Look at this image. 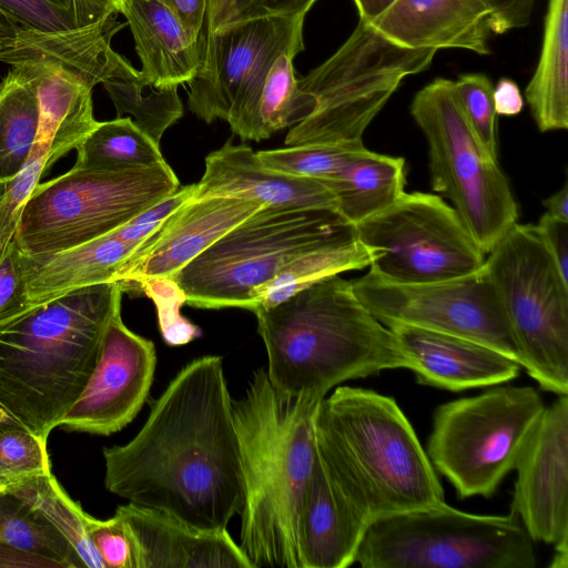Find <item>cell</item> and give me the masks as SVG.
<instances>
[{
    "mask_svg": "<svg viewBox=\"0 0 568 568\" xmlns=\"http://www.w3.org/2000/svg\"><path fill=\"white\" fill-rule=\"evenodd\" d=\"M321 402L277 392L265 368L233 400L243 477L240 546L253 568H301L298 515L316 456Z\"/></svg>",
    "mask_w": 568,
    "mask_h": 568,
    "instance_id": "2",
    "label": "cell"
},
{
    "mask_svg": "<svg viewBox=\"0 0 568 568\" xmlns=\"http://www.w3.org/2000/svg\"><path fill=\"white\" fill-rule=\"evenodd\" d=\"M155 367L153 342L129 329L116 312L85 387L58 427L102 436L121 430L148 399Z\"/></svg>",
    "mask_w": 568,
    "mask_h": 568,
    "instance_id": "16",
    "label": "cell"
},
{
    "mask_svg": "<svg viewBox=\"0 0 568 568\" xmlns=\"http://www.w3.org/2000/svg\"><path fill=\"white\" fill-rule=\"evenodd\" d=\"M88 532L105 568H135L133 544L118 514L105 520L89 515Z\"/></svg>",
    "mask_w": 568,
    "mask_h": 568,
    "instance_id": "40",
    "label": "cell"
},
{
    "mask_svg": "<svg viewBox=\"0 0 568 568\" xmlns=\"http://www.w3.org/2000/svg\"><path fill=\"white\" fill-rule=\"evenodd\" d=\"M481 271L494 286L517 362L547 392L568 395V283L536 225H511Z\"/></svg>",
    "mask_w": 568,
    "mask_h": 568,
    "instance_id": "10",
    "label": "cell"
},
{
    "mask_svg": "<svg viewBox=\"0 0 568 568\" xmlns=\"http://www.w3.org/2000/svg\"><path fill=\"white\" fill-rule=\"evenodd\" d=\"M305 16L258 18L201 31V64L189 82V110L205 123L224 120L242 140L256 141L265 77L280 54L304 50Z\"/></svg>",
    "mask_w": 568,
    "mask_h": 568,
    "instance_id": "13",
    "label": "cell"
},
{
    "mask_svg": "<svg viewBox=\"0 0 568 568\" xmlns=\"http://www.w3.org/2000/svg\"><path fill=\"white\" fill-rule=\"evenodd\" d=\"M367 527L332 484L316 452L298 515L301 568L351 566Z\"/></svg>",
    "mask_w": 568,
    "mask_h": 568,
    "instance_id": "24",
    "label": "cell"
},
{
    "mask_svg": "<svg viewBox=\"0 0 568 568\" xmlns=\"http://www.w3.org/2000/svg\"><path fill=\"white\" fill-rule=\"evenodd\" d=\"M545 409L531 386H496L437 407L426 454L459 498L490 497Z\"/></svg>",
    "mask_w": 568,
    "mask_h": 568,
    "instance_id": "12",
    "label": "cell"
},
{
    "mask_svg": "<svg viewBox=\"0 0 568 568\" xmlns=\"http://www.w3.org/2000/svg\"><path fill=\"white\" fill-rule=\"evenodd\" d=\"M68 11L77 28L100 23L120 13L122 0H50Z\"/></svg>",
    "mask_w": 568,
    "mask_h": 568,
    "instance_id": "46",
    "label": "cell"
},
{
    "mask_svg": "<svg viewBox=\"0 0 568 568\" xmlns=\"http://www.w3.org/2000/svg\"><path fill=\"white\" fill-rule=\"evenodd\" d=\"M359 20L408 49H465L489 54L490 30L459 0H353Z\"/></svg>",
    "mask_w": 568,
    "mask_h": 568,
    "instance_id": "20",
    "label": "cell"
},
{
    "mask_svg": "<svg viewBox=\"0 0 568 568\" xmlns=\"http://www.w3.org/2000/svg\"><path fill=\"white\" fill-rule=\"evenodd\" d=\"M79 144L77 138L40 123L29 160L12 180L0 184V262L13 241L22 210L42 174Z\"/></svg>",
    "mask_w": 568,
    "mask_h": 568,
    "instance_id": "31",
    "label": "cell"
},
{
    "mask_svg": "<svg viewBox=\"0 0 568 568\" xmlns=\"http://www.w3.org/2000/svg\"><path fill=\"white\" fill-rule=\"evenodd\" d=\"M30 307L22 253L12 241L0 262V324Z\"/></svg>",
    "mask_w": 568,
    "mask_h": 568,
    "instance_id": "42",
    "label": "cell"
},
{
    "mask_svg": "<svg viewBox=\"0 0 568 568\" xmlns=\"http://www.w3.org/2000/svg\"><path fill=\"white\" fill-rule=\"evenodd\" d=\"M142 62V74L158 87L189 83L201 64V40H193L175 14L156 0H122Z\"/></svg>",
    "mask_w": 568,
    "mask_h": 568,
    "instance_id": "25",
    "label": "cell"
},
{
    "mask_svg": "<svg viewBox=\"0 0 568 568\" xmlns=\"http://www.w3.org/2000/svg\"><path fill=\"white\" fill-rule=\"evenodd\" d=\"M352 232L335 210L264 204L170 282L193 307L251 311L256 292L283 265Z\"/></svg>",
    "mask_w": 568,
    "mask_h": 568,
    "instance_id": "6",
    "label": "cell"
},
{
    "mask_svg": "<svg viewBox=\"0 0 568 568\" xmlns=\"http://www.w3.org/2000/svg\"><path fill=\"white\" fill-rule=\"evenodd\" d=\"M103 458L110 493L199 528H226L242 509L243 477L222 357L186 364L138 434L104 447Z\"/></svg>",
    "mask_w": 568,
    "mask_h": 568,
    "instance_id": "1",
    "label": "cell"
},
{
    "mask_svg": "<svg viewBox=\"0 0 568 568\" xmlns=\"http://www.w3.org/2000/svg\"><path fill=\"white\" fill-rule=\"evenodd\" d=\"M410 114L427 142L432 190L450 200L487 254L518 217L498 160L470 129L453 80L437 78L422 88L410 103Z\"/></svg>",
    "mask_w": 568,
    "mask_h": 568,
    "instance_id": "11",
    "label": "cell"
},
{
    "mask_svg": "<svg viewBox=\"0 0 568 568\" xmlns=\"http://www.w3.org/2000/svg\"><path fill=\"white\" fill-rule=\"evenodd\" d=\"M455 89L464 115L479 143L497 159L496 112L491 80L480 72L459 74Z\"/></svg>",
    "mask_w": 568,
    "mask_h": 568,
    "instance_id": "38",
    "label": "cell"
},
{
    "mask_svg": "<svg viewBox=\"0 0 568 568\" xmlns=\"http://www.w3.org/2000/svg\"><path fill=\"white\" fill-rule=\"evenodd\" d=\"M0 541L57 561L61 568L84 567L59 530L10 490H0Z\"/></svg>",
    "mask_w": 568,
    "mask_h": 568,
    "instance_id": "34",
    "label": "cell"
},
{
    "mask_svg": "<svg viewBox=\"0 0 568 568\" xmlns=\"http://www.w3.org/2000/svg\"><path fill=\"white\" fill-rule=\"evenodd\" d=\"M525 98L540 132L568 128V0H548L541 50Z\"/></svg>",
    "mask_w": 568,
    "mask_h": 568,
    "instance_id": "27",
    "label": "cell"
},
{
    "mask_svg": "<svg viewBox=\"0 0 568 568\" xmlns=\"http://www.w3.org/2000/svg\"><path fill=\"white\" fill-rule=\"evenodd\" d=\"M236 197L288 207L337 211V202L322 181L287 175L266 168L246 144L227 140L205 158V170L193 197Z\"/></svg>",
    "mask_w": 568,
    "mask_h": 568,
    "instance_id": "23",
    "label": "cell"
},
{
    "mask_svg": "<svg viewBox=\"0 0 568 568\" xmlns=\"http://www.w3.org/2000/svg\"><path fill=\"white\" fill-rule=\"evenodd\" d=\"M317 0H207L204 32L246 20L307 13Z\"/></svg>",
    "mask_w": 568,
    "mask_h": 568,
    "instance_id": "39",
    "label": "cell"
},
{
    "mask_svg": "<svg viewBox=\"0 0 568 568\" xmlns=\"http://www.w3.org/2000/svg\"><path fill=\"white\" fill-rule=\"evenodd\" d=\"M111 17L100 23L65 31L19 29L0 41V62L40 64L61 71L89 89L139 71L111 47L112 37L124 27Z\"/></svg>",
    "mask_w": 568,
    "mask_h": 568,
    "instance_id": "21",
    "label": "cell"
},
{
    "mask_svg": "<svg viewBox=\"0 0 568 568\" xmlns=\"http://www.w3.org/2000/svg\"><path fill=\"white\" fill-rule=\"evenodd\" d=\"M298 53L290 50L280 54L265 77L257 109L256 141L300 123L314 109L313 99L297 85L293 60Z\"/></svg>",
    "mask_w": 568,
    "mask_h": 568,
    "instance_id": "35",
    "label": "cell"
},
{
    "mask_svg": "<svg viewBox=\"0 0 568 568\" xmlns=\"http://www.w3.org/2000/svg\"><path fill=\"white\" fill-rule=\"evenodd\" d=\"M115 514L131 537L135 568H253L226 528H199L131 503L119 506Z\"/></svg>",
    "mask_w": 568,
    "mask_h": 568,
    "instance_id": "19",
    "label": "cell"
},
{
    "mask_svg": "<svg viewBox=\"0 0 568 568\" xmlns=\"http://www.w3.org/2000/svg\"><path fill=\"white\" fill-rule=\"evenodd\" d=\"M437 50L400 47L363 21L347 40L307 75L298 89L314 109L292 126L285 145L315 144L355 151L367 126L407 75L426 70Z\"/></svg>",
    "mask_w": 568,
    "mask_h": 568,
    "instance_id": "7",
    "label": "cell"
},
{
    "mask_svg": "<svg viewBox=\"0 0 568 568\" xmlns=\"http://www.w3.org/2000/svg\"><path fill=\"white\" fill-rule=\"evenodd\" d=\"M20 28L0 12V41L16 36Z\"/></svg>",
    "mask_w": 568,
    "mask_h": 568,
    "instance_id": "52",
    "label": "cell"
},
{
    "mask_svg": "<svg viewBox=\"0 0 568 568\" xmlns=\"http://www.w3.org/2000/svg\"><path fill=\"white\" fill-rule=\"evenodd\" d=\"M0 12L20 29L53 32L77 28L71 14L50 0H0Z\"/></svg>",
    "mask_w": 568,
    "mask_h": 568,
    "instance_id": "41",
    "label": "cell"
},
{
    "mask_svg": "<svg viewBox=\"0 0 568 568\" xmlns=\"http://www.w3.org/2000/svg\"><path fill=\"white\" fill-rule=\"evenodd\" d=\"M17 427H23L21 423L10 414L4 406L0 403V434ZM26 428V427H24Z\"/></svg>",
    "mask_w": 568,
    "mask_h": 568,
    "instance_id": "51",
    "label": "cell"
},
{
    "mask_svg": "<svg viewBox=\"0 0 568 568\" xmlns=\"http://www.w3.org/2000/svg\"><path fill=\"white\" fill-rule=\"evenodd\" d=\"M75 150L74 166L87 170H125L166 162L159 144L130 116L99 122Z\"/></svg>",
    "mask_w": 568,
    "mask_h": 568,
    "instance_id": "30",
    "label": "cell"
},
{
    "mask_svg": "<svg viewBox=\"0 0 568 568\" xmlns=\"http://www.w3.org/2000/svg\"><path fill=\"white\" fill-rule=\"evenodd\" d=\"M542 205L549 215L568 222V184L565 183L559 191L546 197L542 201Z\"/></svg>",
    "mask_w": 568,
    "mask_h": 568,
    "instance_id": "50",
    "label": "cell"
},
{
    "mask_svg": "<svg viewBox=\"0 0 568 568\" xmlns=\"http://www.w3.org/2000/svg\"><path fill=\"white\" fill-rule=\"evenodd\" d=\"M510 511L534 541L568 554V397L545 407L515 466Z\"/></svg>",
    "mask_w": 568,
    "mask_h": 568,
    "instance_id": "17",
    "label": "cell"
},
{
    "mask_svg": "<svg viewBox=\"0 0 568 568\" xmlns=\"http://www.w3.org/2000/svg\"><path fill=\"white\" fill-rule=\"evenodd\" d=\"M122 293L79 287L0 324V403L44 440L85 387Z\"/></svg>",
    "mask_w": 568,
    "mask_h": 568,
    "instance_id": "3",
    "label": "cell"
},
{
    "mask_svg": "<svg viewBox=\"0 0 568 568\" xmlns=\"http://www.w3.org/2000/svg\"><path fill=\"white\" fill-rule=\"evenodd\" d=\"M364 568H534V540L519 518L476 515L445 501L373 520L356 561Z\"/></svg>",
    "mask_w": 568,
    "mask_h": 568,
    "instance_id": "9",
    "label": "cell"
},
{
    "mask_svg": "<svg viewBox=\"0 0 568 568\" xmlns=\"http://www.w3.org/2000/svg\"><path fill=\"white\" fill-rule=\"evenodd\" d=\"M494 109L497 115L515 116L523 111L524 97L518 84L510 78H500L493 90Z\"/></svg>",
    "mask_w": 568,
    "mask_h": 568,
    "instance_id": "48",
    "label": "cell"
},
{
    "mask_svg": "<svg viewBox=\"0 0 568 568\" xmlns=\"http://www.w3.org/2000/svg\"><path fill=\"white\" fill-rule=\"evenodd\" d=\"M485 20L490 32L504 34L530 23L536 0H459Z\"/></svg>",
    "mask_w": 568,
    "mask_h": 568,
    "instance_id": "44",
    "label": "cell"
},
{
    "mask_svg": "<svg viewBox=\"0 0 568 568\" xmlns=\"http://www.w3.org/2000/svg\"><path fill=\"white\" fill-rule=\"evenodd\" d=\"M40 102L27 65H12L0 83V184L24 166L38 140Z\"/></svg>",
    "mask_w": 568,
    "mask_h": 568,
    "instance_id": "29",
    "label": "cell"
},
{
    "mask_svg": "<svg viewBox=\"0 0 568 568\" xmlns=\"http://www.w3.org/2000/svg\"><path fill=\"white\" fill-rule=\"evenodd\" d=\"M324 182L337 202V212L356 225L393 205L405 193V160L365 146L349 153Z\"/></svg>",
    "mask_w": 568,
    "mask_h": 568,
    "instance_id": "26",
    "label": "cell"
},
{
    "mask_svg": "<svg viewBox=\"0 0 568 568\" xmlns=\"http://www.w3.org/2000/svg\"><path fill=\"white\" fill-rule=\"evenodd\" d=\"M4 567L61 568L50 558L0 541V568Z\"/></svg>",
    "mask_w": 568,
    "mask_h": 568,
    "instance_id": "49",
    "label": "cell"
},
{
    "mask_svg": "<svg viewBox=\"0 0 568 568\" xmlns=\"http://www.w3.org/2000/svg\"><path fill=\"white\" fill-rule=\"evenodd\" d=\"M536 229L559 274L568 283V222L545 213Z\"/></svg>",
    "mask_w": 568,
    "mask_h": 568,
    "instance_id": "45",
    "label": "cell"
},
{
    "mask_svg": "<svg viewBox=\"0 0 568 568\" xmlns=\"http://www.w3.org/2000/svg\"><path fill=\"white\" fill-rule=\"evenodd\" d=\"M8 490L41 513L73 547L84 567L105 568L88 532L89 515L65 493L52 471Z\"/></svg>",
    "mask_w": 568,
    "mask_h": 568,
    "instance_id": "33",
    "label": "cell"
},
{
    "mask_svg": "<svg viewBox=\"0 0 568 568\" xmlns=\"http://www.w3.org/2000/svg\"><path fill=\"white\" fill-rule=\"evenodd\" d=\"M373 252L354 232L308 251L283 265L255 294L251 312L267 308L333 275L369 267Z\"/></svg>",
    "mask_w": 568,
    "mask_h": 568,
    "instance_id": "28",
    "label": "cell"
},
{
    "mask_svg": "<svg viewBox=\"0 0 568 568\" xmlns=\"http://www.w3.org/2000/svg\"><path fill=\"white\" fill-rule=\"evenodd\" d=\"M314 435L329 480L368 525L445 501L435 468L393 397L339 386L320 403Z\"/></svg>",
    "mask_w": 568,
    "mask_h": 568,
    "instance_id": "4",
    "label": "cell"
},
{
    "mask_svg": "<svg viewBox=\"0 0 568 568\" xmlns=\"http://www.w3.org/2000/svg\"><path fill=\"white\" fill-rule=\"evenodd\" d=\"M419 384L460 392L509 382L520 365L485 344L425 328L388 327Z\"/></svg>",
    "mask_w": 568,
    "mask_h": 568,
    "instance_id": "22",
    "label": "cell"
},
{
    "mask_svg": "<svg viewBox=\"0 0 568 568\" xmlns=\"http://www.w3.org/2000/svg\"><path fill=\"white\" fill-rule=\"evenodd\" d=\"M374 254L369 268L397 283H428L479 271L485 253L442 196L405 192L393 205L354 225Z\"/></svg>",
    "mask_w": 568,
    "mask_h": 568,
    "instance_id": "14",
    "label": "cell"
},
{
    "mask_svg": "<svg viewBox=\"0 0 568 568\" xmlns=\"http://www.w3.org/2000/svg\"><path fill=\"white\" fill-rule=\"evenodd\" d=\"M352 152L354 151L326 145L300 144L256 153L261 162L271 170L292 176L326 181Z\"/></svg>",
    "mask_w": 568,
    "mask_h": 568,
    "instance_id": "37",
    "label": "cell"
},
{
    "mask_svg": "<svg viewBox=\"0 0 568 568\" xmlns=\"http://www.w3.org/2000/svg\"><path fill=\"white\" fill-rule=\"evenodd\" d=\"M50 471L47 440L24 427L0 434V490Z\"/></svg>",
    "mask_w": 568,
    "mask_h": 568,
    "instance_id": "36",
    "label": "cell"
},
{
    "mask_svg": "<svg viewBox=\"0 0 568 568\" xmlns=\"http://www.w3.org/2000/svg\"><path fill=\"white\" fill-rule=\"evenodd\" d=\"M351 282L361 303L387 327L407 325L462 336L517 362L500 301L481 268L466 276L428 283H397L369 268Z\"/></svg>",
    "mask_w": 568,
    "mask_h": 568,
    "instance_id": "15",
    "label": "cell"
},
{
    "mask_svg": "<svg viewBox=\"0 0 568 568\" xmlns=\"http://www.w3.org/2000/svg\"><path fill=\"white\" fill-rule=\"evenodd\" d=\"M195 184L180 186L175 192L143 210L116 229V232L135 250L182 204L193 197Z\"/></svg>",
    "mask_w": 568,
    "mask_h": 568,
    "instance_id": "43",
    "label": "cell"
},
{
    "mask_svg": "<svg viewBox=\"0 0 568 568\" xmlns=\"http://www.w3.org/2000/svg\"><path fill=\"white\" fill-rule=\"evenodd\" d=\"M172 11L187 34L199 40L207 8V0H156Z\"/></svg>",
    "mask_w": 568,
    "mask_h": 568,
    "instance_id": "47",
    "label": "cell"
},
{
    "mask_svg": "<svg viewBox=\"0 0 568 568\" xmlns=\"http://www.w3.org/2000/svg\"><path fill=\"white\" fill-rule=\"evenodd\" d=\"M262 203L236 197H191L128 258L114 282L123 292L149 282L170 281Z\"/></svg>",
    "mask_w": 568,
    "mask_h": 568,
    "instance_id": "18",
    "label": "cell"
},
{
    "mask_svg": "<svg viewBox=\"0 0 568 568\" xmlns=\"http://www.w3.org/2000/svg\"><path fill=\"white\" fill-rule=\"evenodd\" d=\"M272 386L287 396L323 399L336 385L385 369L408 368L392 331L375 318L339 275L253 312Z\"/></svg>",
    "mask_w": 568,
    "mask_h": 568,
    "instance_id": "5",
    "label": "cell"
},
{
    "mask_svg": "<svg viewBox=\"0 0 568 568\" xmlns=\"http://www.w3.org/2000/svg\"><path fill=\"white\" fill-rule=\"evenodd\" d=\"M102 84L115 106L116 118L125 113L132 115L135 125L156 144L183 115L176 84L158 87L141 71L132 77L110 79Z\"/></svg>",
    "mask_w": 568,
    "mask_h": 568,
    "instance_id": "32",
    "label": "cell"
},
{
    "mask_svg": "<svg viewBox=\"0 0 568 568\" xmlns=\"http://www.w3.org/2000/svg\"><path fill=\"white\" fill-rule=\"evenodd\" d=\"M181 186L165 162L125 170H87L39 183L13 237L27 256L63 252L120 227Z\"/></svg>",
    "mask_w": 568,
    "mask_h": 568,
    "instance_id": "8",
    "label": "cell"
}]
</instances>
